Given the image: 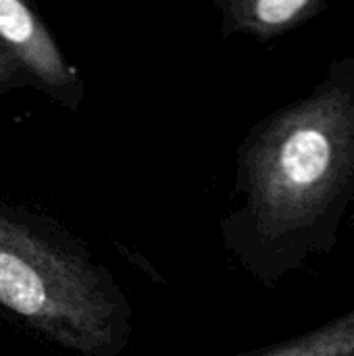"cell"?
<instances>
[{
  "label": "cell",
  "mask_w": 354,
  "mask_h": 356,
  "mask_svg": "<svg viewBox=\"0 0 354 356\" xmlns=\"http://www.w3.org/2000/svg\"><path fill=\"white\" fill-rule=\"evenodd\" d=\"M0 40L40 83L48 86L61 100L77 106L81 79L54 44L46 25L19 0H0Z\"/></svg>",
  "instance_id": "obj_3"
},
{
  "label": "cell",
  "mask_w": 354,
  "mask_h": 356,
  "mask_svg": "<svg viewBox=\"0 0 354 356\" xmlns=\"http://www.w3.org/2000/svg\"><path fill=\"white\" fill-rule=\"evenodd\" d=\"M234 356H354V309L296 338Z\"/></svg>",
  "instance_id": "obj_5"
},
{
  "label": "cell",
  "mask_w": 354,
  "mask_h": 356,
  "mask_svg": "<svg viewBox=\"0 0 354 356\" xmlns=\"http://www.w3.org/2000/svg\"><path fill=\"white\" fill-rule=\"evenodd\" d=\"M0 305L63 348L117 356L129 340V305L90 254L40 221L0 209Z\"/></svg>",
  "instance_id": "obj_2"
},
{
  "label": "cell",
  "mask_w": 354,
  "mask_h": 356,
  "mask_svg": "<svg viewBox=\"0 0 354 356\" xmlns=\"http://www.w3.org/2000/svg\"><path fill=\"white\" fill-rule=\"evenodd\" d=\"M328 6V0H215L223 38L248 35L261 42L303 27Z\"/></svg>",
  "instance_id": "obj_4"
},
{
  "label": "cell",
  "mask_w": 354,
  "mask_h": 356,
  "mask_svg": "<svg viewBox=\"0 0 354 356\" xmlns=\"http://www.w3.org/2000/svg\"><path fill=\"white\" fill-rule=\"evenodd\" d=\"M221 246L265 288L330 257L354 217V54L261 119L236 150Z\"/></svg>",
  "instance_id": "obj_1"
},
{
  "label": "cell",
  "mask_w": 354,
  "mask_h": 356,
  "mask_svg": "<svg viewBox=\"0 0 354 356\" xmlns=\"http://www.w3.org/2000/svg\"><path fill=\"white\" fill-rule=\"evenodd\" d=\"M21 65L17 63V58L10 54V50L4 46V42L0 40V90H4L17 75V69Z\"/></svg>",
  "instance_id": "obj_6"
}]
</instances>
